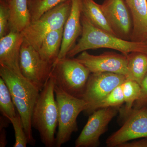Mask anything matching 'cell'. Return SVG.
<instances>
[{"label":"cell","mask_w":147,"mask_h":147,"mask_svg":"<svg viewBox=\"0 0 147 147\" xmlns=\"http://www.w3.org/2000/svg\"><path fill=\"white\" fill-rule=\"evenodd\" d=\"M141 86V93L139 99L134 103L133 109L147 106V74L142 81Z\"/></svg>","instance_id":"4316f807"},{"label":"cell","mask_w":147,"mask_h":147,"mask_svg":"<svg viewBox=\"0 0 147 147\" xmlns=\"http://www.w3.org/2000/svg\"><path fill=\"white\" fill-rule=\"evenodd\" d=\"M118 107L100 108L90 115L84 128L75 141L76 147H97L100 137L107 131L108 124L119 112Z\"/></svg>","instance_id":"ba28073f"},{"label":"cell","mask_w":147,"mask_h":147,"mask_svg":"<svg viewBox=\"0 0 147 147\" xmlns=\"http://www.w3.org/2000/svg\"><path fill=\"white\" fill-rule=\"evenodd\" d=\"M7 144L5 129H0V147H5Z\"/></svg>","instance_id":"f1b7e54d"},{"label":"cell","mask_w":147,"mask_h":147,"mask_svg":"<svg viewBox=\"0 0 147 147\" xmlns=\"http://www.w3.org/2000/svg\"><path fill=\"white\" fill-rule=\"evenodd\" d=\"M90 73L75 58L65 57L53 64L50 75L56 86L69 94L82 98Z\"/></svg>","instance_id":"3957f363"},{"label":"cell","mask_w":147,"mask_h":147,"mask_svg":"<svg viewBox=\"0 0 147 147\" xmlns=\"http://www.w3.org/2000/svg\"><path fill=\"white\" fill-rule=\"evenodd\" d=\"M75 59L86 67L91 73L112 72L127 76V55L113 52L94 55L85 51Z\"/></svg>","instance_id":"8fae6325"},{"label":"cell","mask_w":147,"mask_h":147,"mask_svg":"<svg viewBox=\"0 0 147 147\" xmlns=\"http://www.w3.org/2000/svg\"><path fill=\"white\" fill-rule=\"evenodd\" d=\"M0 76L11 95L25 99L34 107L40 91L33 84L2 65H0Z\"/></svg>","instance_id":"7c38bea8"},{"label":"cell","mask_w":147,"mask_h":147,"mask_svg":"<svg viewBox=\"0 0 147 147\" xmlns=\"http://www.w3.org/2000/svg\"><path fill=\"white\" fill-rule=\"evenodd\" d=\"M118 147H147V137L138 141L123 143Z\"/></svg>","instance_id":"83f0119b"},{"label":"cell","mask_w":147,"mask_h":147,"mask_svg":"<svg viewBox=\"0 0 147 147\" xmlns=\"http://www.w3.org/2000/svg\"><path fill=\"white\" fill-rule=\"evenodd\" d=\"M24 37L22 32L10 31L0 38V65L23 76L19 66L20 50Z\"/></svg>","instance_id":"5bb4252c"},{"label":"cell","mask_w":147,"mask_h":147,"mask_svg":"<svg viewBox=\"0 0 147 147\" xmlns=\"http://www.w3.org/2000/svg\"><path fill=\"white\" fill-rule=\"evenodd\" d=\"M71 4V0H66L45 12L22 32L24 39L38 51L48 34L64 27Z\"/></svg>","instance_id":"5b68a950"},{"label":"cell","mask_w":147,"mask_h":147,"mask_svg":"<svg viewBox=\"0 0 147 147\" xmlns=\"http://www.w3.org/2000/svg\"><path fill=\"white\" fill-rule=\"evenodd\" d=\"M125 104L119 108L120 118L125 121L133 110L135 102L139 99L141 93V86L138 83L133 80L126 79L121 84Z\"/></svg>","instance_id":"ffe728a7"},{"label":"cell","mask_w":147,"mask_h":147,"mask_svg":"<svg viewBox=\"0 0 147 147\" xmlns=\"http://www.w3.org/2000/svg\"><path fill=\"white\" fill-rule=\"evenodd\" d=\"M125 1L132 20L130 40L147 44V0Z\"/></svg>","instance_id":"9a60e30c"},{"label":"cell","mask_w":147,"mask_h":147,"mask_svg":"<svg viewBox=\"0 0 147 147\" xmlns=\"http://www.w3.org/2000/svg\"><path fill=\"white\" fill-rule=\"evenodd\" d=\"M82 14L95 26L115 35L102 12L100 5L94 0H82Z\"/></svg>","instance_id":"d6986e66"},{"label":"cell","mask_w":147,"mask_h":147,"mask_svg":"<svg viewBox=\"0 0 147 147\" xmlns=\"http://www.w3.org/2000/svg\"><path fill=\"white\" fill-rule=\"evenodd\" d=\"M55 92L58 108L55 147H60L70 140L73 132L78 130L77 118L86 109V104L82 98L69 94L56 85Z\"/></svg>","instance_id":"277c9868"},{"label":"cell","mask_w":147,"mask_h":147,"mask_svg":"<svg viewBox=\"0 0 147 147\" xmlns=\"http://www.w3.org/2000/svg\"><path fill=\"white\" fill-rule=\"evenodd\" d=\"M66 0H29L31 23L39 19L47 12Z\"/></svg>","instance_id":"603a6c76"},{"label":"cell","mask_w":147,"mask_h":147,"mask_svg":"<svg viewBox=\"0 0 147 147\" xmlns=\"http://www.w3.org/2000/svg\"><path fill=\"white\" fill-rule=\"evenodd\" d=\"M127 57L128 73L126 79L133 80L141 85L147 74V53L131 52Z\"/></svg>","instance_id":"ac0fdd59"},{"label":"cell","mask_w":147,"mask_h":147,"mask_svg":"<svg viewBox=\"0 0 147 147\" xmlns=\"http://www.w3.org/2000/svg\"><path fill=\"white\" fill-rule=\"evenodd\" d=\"M82 36L68 52L66 57L73 58L77 54L89 50L108 48L127 55L133 52L147 53V44L125 40L105 31L94 25L82 14Z\"/></svg>","instance_id":"6da1fadb"},{"label":"cell","mask_w":147,"mask_h":147,"mask_svg":"<svg viewBox=\"0 0 147 147\" xmlns=\"http://www.w3.org/2000/svg\"><path fill=\"white\" fill-rule=\"evenodd\" d=\"M71 8L64 27L63 38L59 59L66 57L67 55L76 44V40L82 35V0H71Z\"/></svg>","instance_id":"4fadbf2b"},{"label":"cell","mask_w":147,"mask_h":147,"mask_svg":"<svg viewBox=\"0 0 147 147\" xmlns=\"http://www.w3.org/2000/svg\"><path fill=\"white\" fill-rule=\"evenodd\" d=\"M6 2H7L8 3L9 2V0H4Z\"/></svg>","instance_id":"f546056e"},{"label":"cell","mask_w":147,"mask_h":147,"mask_svg":"<svg viewBox=\"0 0 147 147\" xmlns=\"http://www.w3.org/2000/svg\"><path fill=\"white\" fill-rule=\"evenodd\" d=\"M11 96L14 105L21 117L28 143L29 144L34 146L36 141L33 137L32 131V117L34 107L25 99L13 96Z\"/></svg>","instance_id":"44dd1931"},{"label":"cell","mask_w":147,"mask_h":147,"mask_svg":"<svg viewBox=\"0 0 147 147\" xmlns=\"http://www.w3.org/2000/svg\"><path fill=\"white\" fill-rule=\"evenodd\" d=\"M63 29L64 27L48 34L38 50L42 59L51 64L53 65L58 59L62 42Z\"/></svg>","instance_id":"e0dca14e"},{"label":"cell","mask_w":147,"mask_h":147,"mask_svg":"<svg viewBox=\"0 0 147 147\" xmlns=\"http://www.w3.org/2000/svg\"><path fill=\"white\" fill-rule=\"evenodd\" d=\"M29 0H9L10 31L22 32L31 24Z\"/></svg>","instance_id":"2e32d148"},{"label":"cell","mask_w":147,"mask_h":147,"mask_svg":"<svg viewBox=\"0 0 147 147\" xmlns=\"http://www.w3.org/2000/svg\"><path fill=\"white\" fill-rule=\"evenodd\" d=\"M124 102L121 84L115 88L96 106L95 110L100 108L110 107H121Z\"/></svg>","instance_id":"cb8c5ba5"},{"label":"cell","mask_w":147,"mask_h":147,"mask_svg":"<svg viewBox=\"0 0 147 147\" xmlns=\"http://www.w3.org/2000/svg\"><path fill=\"white\" fill-rule=\"evenodd\" d=\"M126 79L124 75L112 72L90 74L82 97L86 104L84 113L90 115L96 106Z\"/></svg>","instance_id":"8992f818"},{"label":"cell","mask_w":147,"mask_h":147,"mask_svg":"<svg viewBox=\"0 0 147 147\" xmlns=\"http://www.w3.org/2000/svg\"><path fill=\"white\" fill-rule=\"evenodd\" d=\"M9 120L13 125L15 133V142L13 147H26L28 144V139L19 113H17L16 117Z\"/></svg>","instance_id":"d4e9b609"},{"label":"cell","mask_w":147,"mask_h":147,"mask_svg":"<svg viewBox=\"0 0 147 147\" xmlns=\"http://www.w3.org/2000/svg\"><path fill=\"white\" fill-rule=\"evenodd\" d=\"M10 12L8 3L4 0H0V38L8 34Z\"/></svg>","instance_id":"484cf974"},{"label":"cell","mask_w":147,"mask_h":147,"mask_svg":"<svg viewBox=\"0 0 147 147\" xmlns=\"http://www.w3.org/2000/svg\"><path fill=\"white\" fill-rule=\"evenodd\" d=\"M53 65L42 59L38 51L24 39L20 50V70L22 75L40 91L50 78Z\"/></svg>","instance_id":"52a82bcc"},{"label":"cell","mask_w":147,"mask_h":147,"mask_svg":"<svg viewBox=\"0 0 147 147\" xmlns=\"http://www.w3.org/2000/svg\"><path fill=\"white\" fill-rule=\"evenodd\" d=\"M100 7L115 35L130 40L132 18L125 0H105Z\"/></svg>","instance_id":"30bf717a"},{"label":"cell","mask_w":147,"mask_h":147,"mask_svg":"<svg viewBox=\"0 0 147 147\" xmlns=\"http://www.w3.org/2000/svg\"><path fill=\"white\" fill-rule=\"evenodd\" d=\"M55 85L50 75L40 92L33 110L32 126L38 131L41 142L46 147L56 145L55 134L58 124V108L55 98Z\"/></svg>","instance_id":"7a4b0ae2"},{"label":"cell","mask_w":147,"mask_h":147,"mask_svg":"<svg viewBox=\"0 0 147 147\" xmlns=\"http://www.w3.org/2000/svg\"><path fill=\"white\" fill-rule=\"evenodd\" d=\"M10 91L4 81L0 78V111L2 115L9 119L17 115Z\"/></svg>","instance_id":"7402d4cb"},{"label":"cell","mask_w":147,"mask_h":147,"mask_svg":"<svg viewBox=\"0 0 147 147\" xmlns=\"http://www.w3.org/2000/svg\"><path fill=\"white\" fill-rule=\"evenodd\" d=\"M122 126L108 137L107 147H118L134 139L147 137V106L133 109Z\"/></svg>","instance_id":"9c48e42d"}]
</instances>
